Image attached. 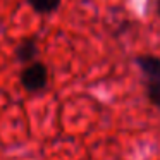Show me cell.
Instances as JSON below:
<instances>
[{
	"instance_id": "6da1fadb",
	"label": "cell",
	"mask_w": 160,
	"mask_h": 160,
	"mask_svg": "<svg viewBox=\"0 0 160 160\" xmlns=\"http://www.w3.org/2000/svg\"><path fill=\"white\" fill-rule=\"evenodd\" d=\"M136 64L145 76L146 97L152 105L160 108V57L143 53L136 57Z\"/></svg>"
},
{
	"instance_id": "7a4b0ae2",
	"label": "cell",
	"mask_w": 160,
	"mask_h": 160,
	"mask_svg": "<svg viewBox=\"0 0 160 160\" xmlns=\"http://www.w3.org/2000/svg\"><path fill=\"white\" fill-rule=\"evenodd\" d=\"M21 84L26 91L29 93H40L42 90H45V86L48 84V69L43 62H33L28 64L19 74Z\"/></svg>"
},
{
	"instance_id": "3957f363",
	"label": "cell",
	"mask_w": 160,
	"mask_h": 160,
	"mask_svg": "<svg viewBox=\"0 0 160 160\" xmlns=\"http://www.w3.org/2000/svg\"><path fill=\"white\" fill-rule=\"evenodd\" d=\"M36 55H38V42L36 36H26L19 42V45L16 47V59L21 64H33L36 62Z\"/></svg>"
},
{
	"instance_id": "277c9868",
	"label": "cell",
	"mask_w": 160,
	"mask_h": 160,
	"mask_svg": "<svg viewBox=\"0 0 160 160\" xmlns=\"http://www.w3.org/2000/svg\"><path fill=\"white\" fill-rule=\"evenodd\" d=\"M62 0H28L31 9L38 14H52L60 7Z\"/></svg>"
},
{
	"instance_id": "5b68a950",
	"label": "cell",
	"mask_w": 160,
	"mask_h": 160,
	"mask_svg": "<svg viewBox=\"0 0 160 160\" xmlns=\"http://www.w3.org/2000/svg\"><path fill=\"white\" fill-rule=\"evenodd\" d=\"M157 12H158V16H160V0L157 2Z\"/></svg>"
}]
</instances>
